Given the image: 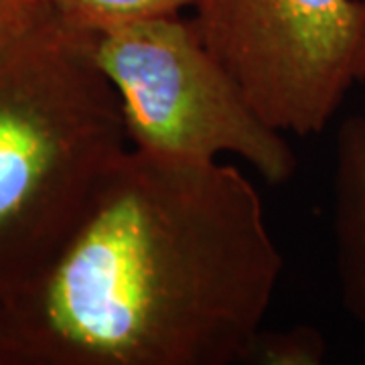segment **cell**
I'll use <instances>...</instances> for the list:
<instances>
[{
  "label": "cell",
  "instance_id": "obj_9",
  "mask_svg": "<svg viewBox=\"0 0 365 365\" xmlns=\"http://www.w3.org/2000/svg\"><path fill=\"white\" fill-rule=\"evenodd\" d=\"M361 86H364V91H365V81L361 83ZM364 112H365V93H364Z\"/></svg>",
  "mask_w": 365,
  "mask_h": 365
},
{
  "label": "cell",
  "instance_id": "obj_4",
  "mask_svg": "<svg viewBox=\"0 0 365 365\" xmlns=\"http://www.w3.org/2000/svg\"><path fill=\"white\" fill-rule=\"evenodd\" d=\"M201 39L270 126L321 134L365 81V0H193Z\"/></svg>",
  "mask_w": 365,
  "mask_h": 365
},
{
  "label": "cell",
  "instance_id": "obj_1",
  "mask_svg": "<svg viewBox=\"0 0 365 365\" xmlns=\"http://www.w3.org/2000/svg\"><path fill=\"white\" fill-rule=\"evenodd\" d=\"M284 258L235 165L128 146L66 246L0 299L4 365H235Z\"/></svg>",
  "mask_w": 365,
  "mask_h": 365
},
{
  "label": "cell",
  "instance_id": "obj_2",
  "mask_svg": "<svg viewBox=\"0 0 365 365\" xmlns=\"http://www.w3.org/2000/svg\"><path fill=\"white\" fill-rule=\"evenodd\" d=\"M128 146L91 33L49 9L0 47V299L51 264Z\"/></svg>",
  "mask_w": 365,
  "mask_h": 365
},
{
  "label": "cell",
  "instance_id": "obj_10",
  "mask_svg": "<svg viewBox=\"0 0 365 365\" xmlns=\"http://www.w3.org/2000/svg\"><path fill=\"white\" fill-rule=\"evenodd\" d=\"M0 365H4V361H2V355H0Z\"/></svg>",
  "mask_w": 365,
  "mask_h": 365
},
{
  "label": "cell",
  "instance_id": "obj_7",
  "mask_svg": "<svg viewBox=\"0 0 365 365\" xmlns=\"http://www.w3.org/2000/svg\"><path fill=\"white\" fill-rule=\"evenodd\" d=\"M327 341L319 329L297 325L270 331L260 327L244 353V365H321L327 361Z\"/></svg>",
  "mask_w": 365,
  "mask_h": 365
},
{
  "label": "cell",
  "instance_id": "obj_3",
  "mask_svg": "<svg viewBox=\"0 0 365 365\" xmlns=\"http://www.w3.org/2000/svg\"><path fill=\"white\" fill-rule=\"evenodd\" d=\"M98 66L122 106L132 148L169 157H234L270 185L299 167L287 134L250 102L191 19L165 16L93 35Z\"/></svg>",
  "mask_w": 365,
  "mask_h": 365
},
{
  "label": "cell",
  "instance_id": "obj_6",
  "mask_svg": "<svg viewBox=\"0 0 365 365\" xmlns=\"http://www.w3.org/2000/svg\"><path fill=\"white\" fill-rule=\"evenodd\" d=\"M53 14L71 29L100 35L118 26L191 11L193 0H47Z\"/></svg>",
  "mask_w": 365,
  "mask_h": 365
},
{
  "label": "cell",
  "instance_id": "obj_5",
  "mask_svg": "<svg viewBox=\"0 0 365 365\" xmlns=\"http://www.w3.org/2000/svg\"><path fill=\"white\" fill-rule=\"evenodd\" d=\"M333 248L343 307L365 331V112L345 118L335 138Z\"/></svg>",
  "mask_w": 365,
  "mask_h": 365
},
{
  "label": "cell",
  "instance_id": "obj_8",
  "mask_svg": "<svg viewBox=\"0 0 365 365\" xmlns=\"http://www.w3.org/2000/svg\"><path fill=\"white\" fill-rule=\"evenodd\" d=\"M47 11V0H0V47L25 35Z\"/></svg>",
  "mask_w": 365,
  "mask_h": 365
}]
</instances>
